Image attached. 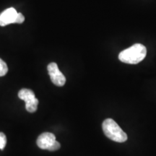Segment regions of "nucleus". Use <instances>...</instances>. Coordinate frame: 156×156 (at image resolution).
I'll use <instances>...</instances> for the list:
<instances>
[{
  "mask_svg": "<svg viewBox=\"0 0 156 156\" xmlns=\"http://www.w3.org/2000/svg\"><path fill=\"white\" fill-rule=\"evenodd\" d=\"M146 54L147 49L145 46L142 44H136L120 52L119 58L124 63L136 64L142 62L145 58Z\"/></svg>",
  "mask_w": 156,
  "mask_h": 156,
  "instance_id": "nucleus-1",
  "label": "nucleus"
},
{
  "mask_svg": "<svg viewBox=\"0 0 156 156\" xmlns=\"http://www.w3.org/2000/svg\"><path fill=\"white\" fill-rule=\"evenodd\" d=\"M102 127L105 135L113 141L124 142L127 140V134L112 119H107L103 121Z\"/></svg>",
  "mask_w": 156,
  "mask_h": 156,
  "instance_id": "nucleus-2",
  "label": "nucleus"
},
{
  "mask_svg": "<svg viewBox=\"0 0 156 156\" xmlns=\"http://www.w3.org/2000/svg\"><path fill=\"white\" fill-rule=\"evenodd\" d=\"M37 145L42 150L49 151H57L61 147L60 143L56 140V136L50 132H44L38 136L36 141Z\"/></svg>",
  "mask_w": 156,
  "mask_h": 156,
  "instance_id": "nucleus-3",
  "label": "nucleus"
},
{
  "mask_svg": "<svg viewBox=\"0 0 156 156\" xmlns=\"http://www.w3.org/2000/svg\"><path fill=\"white\" fill-rule=\"evenodd\" d=\"M47 69L52 83L56 86H64L66 83V77L58 69L57 64L54 62H51L48 65Z\"/></svg>",
  "mask_w": 156,
  "mask_h": 156,
  "instance_id": "nucleus-4",
  "label": "nucleus"
},
{
  "mask_svg": "<svg viewBox=\"0 0 156 156\" xmlns=\"http://www.w3.org/2000/svg\"><path fill=\"white\" fill-rule=\"evenodd\" d=\"M17 14L16 9L13 7L5 9L0 14V26H5L11 23H14Z\"/></svg>",
  "mask_w": 156,
  "mask_h": 156,
  "instance_id": "nucleus-5",
  "label": "nucleus"
},
{
  "mask_svg": "<svg viewBox=\"0 0 156 156\" xmlns=\"http://www.w3.org/2000/svg\"><path fill=\"white\" fill-rule=\"evenodd\" d=\"M18 97L21 100L24 101L25 103L29 102V101H32L33 99L36 98L34 91L27 88H23L20 90L18 93Z\"/></svg>",
  "mask_w": 156,
  "mask_h": 156,
  "instance_id": "nucleus-6",
  "label": "nucleus"
},
{
  "mask_svg": "<svg viewBox=\"0 0 156 156\" xmlns=\"http://www.w3.org/2000/svg\"><path fill=\"white\" fill-rule=\"evenodd\" d=\"M38 100L36 98L33 99L32 101L25 103V108L30 113L36 112L37 108H38Z\"/></svg>",
  "mask_w": 156,
  "mask_h": 156,
  "instance_id": "nucleus-7",
  "label": "nucleus"
},
{
  "mask_svg": "<svg viewBox=\"0 0 156 156\" xmlns=\"http://www.w3.org/2000/svg\"><path fill=\"white\" fill-rule=\"evenodd\" d=\"M8 72V67L5 62H4L2 58H0V77H3Z\"/></svg>",
  "mask_w": 156,
  "mask_h": 156,
  "instance_id": "nucleus-8",
  "label": "nucleus"
},
{
  "mask_svg": "<svg viewBox=\"0 0 156 156\" xmlns=\"http://www.w3.org/2000/svg\"><path fill=\"white\" fill-rule=\"evenodd\" d=\"M7 144V137L2 132H0V150H3Z\"/></svg>",
  "mask_w": 156,
  "mask_h": 156,
  "instance_id": "nucleus-9",
  "label": "nucleus"
},
{
  "mask_svg": "<svg viewBox=\"0 0 156 156\" xmlns=\"http://www.w3.org/2000/svg\"><path fill=\"white\" fill-rule=\"evenodd\" d=\"M25 21V17L22 13L20 12H17V16L15 17V22L14 23H18V24H21Z\"/></svg>",
  "mask_w": 156,
  "mask_h": 156,
  "instance_id": "nucleus-10",
  "label": "nucleus"
}]
</instances>
